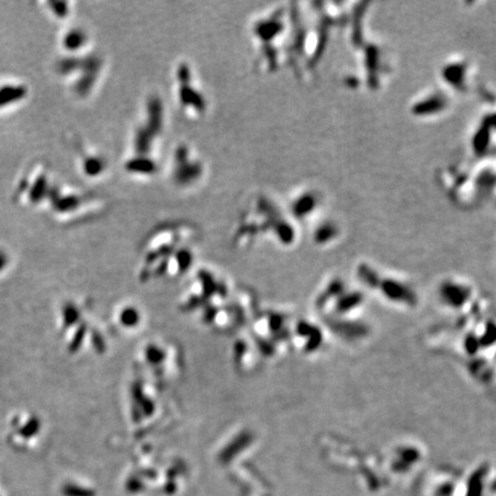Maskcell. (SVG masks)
<instances>
[{"label": "cell", "mask_w": 496, "mask_h": 496, "mask_svg": "<svg viewBox=\"0 0 496 496\" xmlns=\"http://www.w3.org/2000/svg\"><path fill=\"white\" fill-rule=\"evenodd\" d=\"M168 129V109L160 93L148 92L128 137L126 153L121 162L123 174L140 182L152 181L162 174L161 147Z\"/></svg>", "instance_id": "6da1fadb"}, {"label": "cell", "mask_w": 496, "mask_h": 496, "mask_svg": "<svg viewBox=\"0 0 496 496\" xmlns=\"http://www.w3.org/2000/svg\"><path fill=\"white\" fill-rule=\"evenodd\" d=\"M291 31V7L277 5L256 14L248 23L254 67L271 75L285 67V51Z\"/></svg>", "instance_id": "7a4b0ae2"}, {"label": "cell", "mask_w": 496, "mask_h": 496, "mask_svg": "<svg viewBox=\"0 0 496 496\" xmlns=\"http://www.w3.org/2000/svg\"><path fill=\"white\" fill-rule=\"evenodd\" d=\"M268 233L287 241L293 233V220L270 194L256 192L240 210L234 229L236 240L249 243Z\"/></svg>", "instance_id": "3957f363"}, {"label": "cell", "mask_w": 496, "mask_h": 496, "mask_svg": "<svg viewBox=\"0 0 496 496\" xmlns=\"http://www.w3.org/2000/svg\"><path fill=\"white\" fill-rule=\"evenodd\" d=\"M56 70L70 95L78 100H88L101 87L107 72V59L92 49L80 56H62Z\"/></svg>", "instance_id": "277c9868"}, {"label": "cell", "mask_w": 496, "mask_h": 496, "mask_svg": "<svg viewBox=\"0 0 496 496\" xmlns=\"http://www.w3.org/2000/svg\"><path fill=\"white\" fill-rule=\"evenodd\" d=\"M170 80L173 100L182 116L192 122L206 119L212 103L192 62L178 59L171 69Z\"/></svg>", "instance_id": "5b68a950"}, {"label": "cell", "mask_w": 496, "mask_h": 496, "mask_svg": "<svg viewBox=\"0 0 496 496\" xmlns=\"http://www.w3.org/2000/svg\"><path fill=\"white\" fill-rule=\"evenodd\" d=\"M162 173L173 189L187 193L202 186L208 177L209 168L192 143L179 140L171 147Z\"/></svg>", "instance_id": "8992f818"}, {"label": "cell", "mask_w": 496, "mask_h": 496, "mask_svg": "<svg viewBox=\"0 0 496 496\" xmlns=\"http://www.w3.org/2000/svg\"><path fill=\"white\" fill-rule=\"evenodd\" d=\"M45 206L59 220L78 221L105 212L107 208V200L95 191L80 189L56 181Z\"/></svg>", "instance_id": "52a82bcc"}, {"label": "cell", "mask_w": 496, "mask_h": 496, "mask_svg": "<svg viewBox=\"0 0 496 496\" xmlns=\"http://www.w3.org/2000/svg\"><path fill=\"white\" fill-rule=\"evenodd\" d=\"M56 183L50 168L45 163L36 162L31 165L15 187V201L26 208H36L46 204L49 194Z\"/></svg>", "instance_id": "ba28073f"}, {"label": "cell", "mask_w": 496, "mask_h": 496, "mask_svg": "<svg viewBox=\"0 0 496 496\" xmlns=\"http://www.w3.org/2000/svg\"><path fill=\"white\" fill-rule=\"evenodd\" d=\"M70 147L75 156L78 173L84 179L90 182H99L111 173V156L104 151L91 146L80 138H73Z\"/></svg>", "instance_id": "9c48e42d"}, {"label": "cell", "mask_w": 496, "mask_h": 496, "mask_svg": "<svg viewBox=\"0 0 496 496\" xmlns=\"http://www.w3.org/2000/svg\"><path fill=\"white\" fill-rule=\"evenodd\" d=\"M59 48L61 50V56H80L93 49L92 36L83 26H68L61 31L59 37Z\"/></svg>", "instance_id": "30bf717a"}, {"label": "cell", "mask_w": 496, "mask_h": 496, "mask_svg": "<svg viewBox=\"0 0 496 496\" xmlns=\"http://www.w3.org/2000/svg\"><path fill=\"white\" fill-rule=\"evenodd\" d=\"M319 193L310 187H302L294 193L291 194L288 199L285 210L290 215V217L294 218L295 221L306 218L317 210L319 205Z\"/></svg>", "instance_id": "8fae6325"}, {"label": "cell", "mask_w": 496, "mask_h": 496, "mask_svg": "<svg viewBox=\"0 0 496 496\" xmlns=\"http://www.w3.org/2000/svg\"><path fill=\"white\" fill-rule=\"evenodd\" d=\"M29 97V88L20 80H0V114L21 105Z\"/></svg>", "instance_id": "7c38bea8"}, {"label": "cell", "mask_w": 496, "mask_h": 496, "mask_svg": "<svg viewBox=\"0 0 496 496\" xmlns=\"http://www.w3.org/2000/svg\"><path fill=\"white\" fill-rule=\"evenodd\" d=\"M45 7H48L50 17L59 21H66L74 14V3L70 2L46 3Z\"/></svg>", "instance_id": "4fadbf2b"}, {"label": "cell", "mask_w": 496, "mask_h": 496, "mask_svg": "<svg viewBox=\"0 0 496 496\" xmlns=\"http://www.w3.org/2000/svg\"><path fill=\"white\" fill-rule=\"evenodd\" d=\"M65 496H93L95 493L92 490L84 489L77 486H66L62 490Z\"/></svg>", "instance_id": "5bb4252c"}]
</instances>
